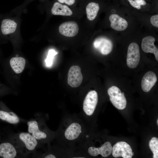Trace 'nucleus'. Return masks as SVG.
I'll return each mask as SVG.
<instances>
[{
  "label": "nucleus",
  "instance_id": "1",
  "mask_svg": "<svg viewBox=\"0 0 158 158\" xmlns=\"http://www.w3.org/2000/svg\"><path fill=\"white\" fill-rule=\"evenodd\" d=\"M64 128L63 137L65 140L69 142L77 140L84 132V126L82 123L78 120L71 121Z\"/></svg>",
  "mask_w": 158,
  "mask_h": 158
},
{
  "label": "nucleus",
  "instance_id": "2",
  "mask_svg": "<svg viewBox=\"0 0 158 158\" xmlns=\"http://www.w3.org/2000/svg\"><path fill=\"white\" fill-rule=\"evenodd\" d=\"M107 93L110 101L116 108L122 110L126 107L127 101L124 93L118 87L112 86L108 89Z\"/></svg>",
  "mask_w": 158,
  "mask_h": 158
},
{
  "label": "nucleus",
  "instance_id": "3",
  "mask_svg": "<svg viewBox=\"0 0 158 158\" xmlns=\"http://www.w3.org/2000/svg\"><path fill=\"white\" fill-rule=\"evenodd\" d=\"M98 102V95L94 90L89 91L86 95L83 103V111L86 116L92 115Z\"/></svg>",
  "mask_w": 158,
  "mask_h": 158
},
{
  "label": "nucleus",
  "instance_id": "4",
  "mask_svg": "<svg viewBox=\"0 0 158 158\" xmlns=\"http://www.w3.org/2000/svg\"><path fill=\"white\" fill-rule=\"evenodd\" d=\"M140 59V48L138 45L135 42L132 43L129 45L128 49L126 63L130 68L137 67Z\"/></svg>",
  "mask_w": 158,
  "mask_h": 158
},
{
  "label": "nucleus",
  "instance_id": "5",
  "mask_svg": "<svg viewBox=\"0 0 158 158\" xmlns=\"http://www.w3.org/2000/svg\"><path fill=\"white\" fill-rule=\"evenodd\" d=\"M112 153L113 156L115 158H131L133 155L131 147L123 141L119 142L115 144L112 147Z\"/></svg>",
  "mask_w": 158,
  "mask_h": 158
},
{
  "label": "nucleus",
  "instance_id": "6",
  "mask_svg": "<svg viewBox=\"0 0 158 158\" xmlns=\"http://www.w3.org/2000/svg\"><path fill=\"white\" fill-rule=\"evenodd\" d=\"M93 46L95 49L104 55L109 54L113 47L111 41L104 37H100L96 38L93 42Z\"/></svg>",
  "mask_w": 158,
  "mask_h": 158
},
{
  "label": "nucleus",
  "instance_id": "7",
  "mask_svg": "<svg viewBox=\"0 0 158 158\" xmlns=\"http://www.w3.org/2000/svg\"><path fill=\"white\" fill-rule=\"evenodd\" d=\"M83 76L80 67L78 66H73L70 68L68 73L67 82L72 87H77L81 84Z\"/></svg>",
  "mask_w": 158,
  "mask_h": 158
},
{
  "label": "nucleus",
  "instance_id": "8",
  "mask_svg": "<svg viewBox=\"0 0 158 158\" xmlns=\"http://www.w3.org/2000/svg\"><path fill=\"white\" fill-rule=\"evenodd\" d=\"M79 28L75 21H69L62 23L59 25V31L62 35L68 37L75 36L78 32Z\"/></svg>",
  "mask_w": 158,
  "mask_h": 158
},
{
  "label": "nucleus",
  "instance_id": "9",
  "mask_svg": "<svg viewBox=\"0 0 158 158\" xmlns=\"http://www.w3.org/2000/svg\"><path fill=\"white\" fill-rule=\"evenodd\" d=\"M112 147L110 142H107L99 147L90 146L87 149L88 154L93 157H96L98 155L106 157L111 155L112 152Z\"/></svg>",
  "mask_w": 158,
  "mask_h": 158
},
{
  "label": "nucleus",
  "instance_id": "10",
  "mask_svg": "<svg viewBox=\"0 0 158 158\" xmlns=\"http://www.w3.org/2000/svg\"><path fill=\"white\" fill-rule=\"evenodd\" d=\"M155 38L151 36L146 37L143 39L141 44L142 50L146 53H153L156 60L158 61V49L154 44Z\"/></svg>",
  "mask_w": 158,
  "mask_h": 158
},
{
  "label": "nucleus",
  "instance_id": "11",
  "mask_svg": "<svg viewBox=\"0 0 158 158\" xmlns=\"http://www.w3.org/2000/svg\"><path fill=\"white\" fill-rule=\"evenodd\" d=\"M157 80L155 74L152 71L147 72L143 76L141 83L142 90L145 92H149L154 85Z\"/></svg>",
  "mask_w": 158,
  "mask_h": 158
},
{
  "label": "nucleus",
  "instance_id": "12",
  "mask_svg": "<svg viewBox=\"0 0 158 158\" xmlns=\"http://www.w3.org/2000/svg\"><path fill=\"white\" fill-rule=\"evenodd\" d=\"M109 20L111 22V28L117 31L124 30L128 27V23L127 21L117 14H114L110 15Z\"/></svg>",
  "mask_w": 158,
  "mask_h": 158
},
{
  "label": "nucleus",
  "instance_id": "13",
  "mask_svg": "<svg viewBox=\"0 0 158 158\" xmlns=\"http://www.w3.org/2000/svg\"><path fill=\"white\" fill-rule=\"evenodd\" d=\"M27 124L29 133L37 140L45 139L47 138L46 133L39 129L37 121L35 120L30 121L27 122Z\"/></svg>",
  "mask_w": 158,
  "mask_h": 158
},
{
  "label": "nucleus",
  "instance_id": "14",
  "mask_svg": "<svg viewBox=\"0 0 158 158\" xmlns=\"http://www.w3.org/2000/svg\"><path fill=\"white\" fill-rule=\"evenodd\" d=\"M51 11L52 14L55 15L69 16L73 14L72 10L68 6L58 1L54 3Z\"/></svg>",
  "mask_w": 158,
  "mask_h": 158
},
{
  "label": "nucleus",
  "instance_id": "15",
  "mask_svg": "<svg viewBox=\"0 0 158 158\" xmlns=\"http://www.w3.org/2000/svg\"><path fill=\"white\" fill-rule=\"evenodd\" d=\"M17 152L14 147L9 142L3 143L0 145V156L4 158H14Z\"/></svg>",
  "mask_w": 158,
  "mask_h": 158
},
{
  "label": "nucleus",
  "instance_id": "16",
  "mask_svg": "<svg viewBox=\"0 0 158 158\" xmlns=\"http://www.w3.org/2000/svg\"><path fill=\"white\" fill-rule=\"evenodd\" d=\"M19 137L28 150L32 151L35 150L37 145V141L30 134L23 132L20 134Z\"/></svg>",
  "mask_w": 158,
  "mask_h": 158
},
{
  "label": "nucleus",
  "instance_id": "17",
  "mask_svg": "<svg viewBox=\"0 0 158 158\" xmlns=\"http://www.w3.org/2000/svg\"><path fill=\"white\" fill-rule=\"evenodd\" d=\"M17 23L12 20L5 18L1 21L0 27L1 33L4 35L14 32L16 29Z\"/></svg>",
  "mask_w": 158,
  "mask_h": 158
},
{
  "label": "nucleus",
  "instance_id": "18",
  "mask_svg": "<svg viewBox=\"0 0 158 158\" xmlns=\"http://www.w3.org/2000/svg\"><path fill=\"white\" fill-rule=\"evenodd\" d=\"M99 8L98 3L94 1L88 2L85 7L86 13L88 19L90 21L94 20L97 16Z\"/></svg>",
  "mask_w": 158,
  "mask_h": 158
},
{
  "label": "nucleus",
  "instance_id": "19",
  "mask_svg": "<svg viewBox=\"0 0 158 158\" xmlns=\"http://www.w3.org/2000/svg\"><path fill=\"white\" fill-rule=\"evenodd\" d=\"M25 60L23 57H13L10 61V66L15 73L19 74L23 72L25 64Z\"/></svg>",
  "mask_w": 158,
  "mask_h": 158
},
{
  "label": "nucleus",
  "instance_id": "20",
  "mask_svg": "<svg viewBox=\"0 0 158 158\" xmlns=\"http://www.w3.org/2000/svg\"><path fill=\"white\" fill-rule=\"evenodd\" d=\"M0 119L12 124H17L20 121L18 116L13 112L2 110H0Z\"/></svg>",
  "mask_w": 158,
  "mask_h": 158
},
{
  "label": "nucleus",
  "instance_id": "21",
  "mask_svg": "<svg viewBox=\"0 0 158 158\" xmlns=\"http://www.w3.org/2000/svg\"><path fill=\"white\" fill-rule=\"evenodd\" d=\"M150 149L153 153V158H158V139L155 137L152 138L149 143Z\"/></svg>",
  "mask_w": 158,
  "mask_h": 158
},
{
  "label": "nucleus",
  "instance_id": "22",
  "mask_svg": "<svg viewBox=\"0 0 158 158\" xmlns=\"http://www.w3.org/2000/svg\"><path fill=\"white\" fill-rule=\"evenodd\" d=\"M56 54L57 53L54 50L51 49L49 51L48 55L45 60L46 65L47 66L49 67L52 65L54 57Z\"/></svg>",
  "mask_w": 158,
  "mask_h": 158
},
{
  "label": "nucleus",
  "instance_id": "23",
  "mask_svg": "<svg viewBox=\"0 0 158 158\" xmlns=\"http://www.w3.org/2000/svg\"><path fill=\"white\" fill-rule=\"evenodd\" d=\"M133 7L138 9L141 8V6L146 4V2L144 0H127Z\"/></svg>",
  "mask_w": 158,
  "mask_h": 158
},
{
  "label": "nucleus",
  "instance_id": "24",
  "mask_svg": "<svg viewBox=\"0 0 158 158\" xmlns=\"http://www.w3.org/2000/svg\"><path fill=\"white\" fill-rule=\"evenodd\" d=\"M59 2L68 6H72L75 5L76 0H57Z\"/></svg>",
  "mask_w": 158,
  "mask_h": 158
},
{
  "label": "nucleus",
  "instance_id": "25",
  "mask_svg": "<svg viewBox=\"0 0 158 158\" xmlns=\"http://www.w3.org/2000/svg\"><path fill=\"white\" fill-rule=\"evenodd\" d=\"M150 22L154 26L158 27V15H156L152 16L150 18Z\"/></svg>",
  "mask_w": 158,
  "mask_h": 158
},
{
  "label": "nucleus",
  "instance_id": "26",
  "mask_svg": "<svg viewBox=\"0 0 158 158\" xmlns=\"http://www.w3.org/2000/svg\"><path fill=\"white\" fill-rule=\"evenodd\" d=\"M45 158H55L56 156L53 154H49L46 156L44 157Z\"/></svg>",
  "mask_w": 158,
  "mask_h": 158
},
{
  "label": "nucleus",
  "instance_id": "27",
  "mask_svg": "<svg viewBox=\"0 0 158 158\" xmlns=\"http://www.w3.org/2000/svg\"><path fill=\"white\" fill-rule=\"evenodd\" d=\"M157 125H158V119H157Z\"/></svg>",
  "mask_w": 158,
  "mask_h": 158
}]
</instances>
